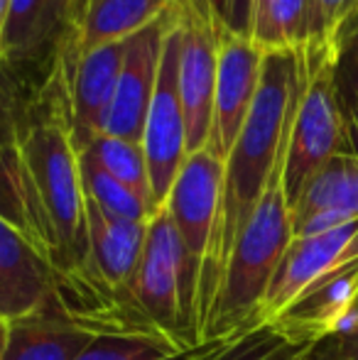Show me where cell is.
<instances>
[{
	"label": "cell",
	"mask_w": 358,
	"mask_h": 360,
	"mask_svg": "<svg viewBox=\"0 0 358 360\" xmlns=\"http://www.w3.org/2000/svg\"><path fill=\"white\" fill-rule=\"evenodd\" d=\"M344 150L346 120L331 76V49L329 44H307L300 49V96L282 162V189L290 211L307 181Z\"/></svg>",
	"instance_id": "5b68a950"
},
{
	"label": "cell",
	"mask_w": 358,
	"mask_h": 360,
	"mask_svg": "<svg viewBox=\"0 0 358 360\" xmlns=\"http://www.w3.org/2000/svg\"><path fill=\"white\" fill-rule=\"evenodd\" d=\"M18 143L47 221L49 262L64 280H89L87 194L69 128L44 120L30 125Z\"/></svg>",
	"instance_id": "3957f363"
},
{
	"label": "cell",
	"mask_w": 358,
	"mask_h": 360,
	"mask_svg": "<svg viewBox=\"0 0 358 360\" xmlns=\"http://www.w3.org/2000/svg\"><path fill=\"white\" fill-rule=\"evenodd\" d=\"M181 8L196 20L214 27H224V3L226 0H179Z\"/></svg>",
	"instance_id": "4316f807"
},
{
	"label": "cell",
	"mask_w": 358,
	"mask_h": 360,
	"mask_svg": "<svg viewBox=\"0 0 358 360\" xmlns=\"http://www.w3.org/2000/svg\"><path fill=\"white\" fill-rule=\"evenodd\" d=\"M174 0H91L74 27V54H87L108 42H120L160 18Z\"/></svg>",
	"instance_id": "ac0fdd59"
},
{
	"label": "cell",
	"mask_w": 358,
	"mask_h": 360,
	"mask_svg": "<svg viewBox=\"0 0 358 360\" xmlns=\"http://www.w3.org/2000/svg\"><path fill=\"white\" fill-rule=\"evenodd\" d=\"M128 292L140 316L155 331L179 346L204 343L196 333L199 270L186 255L165 206L148 221L143 257Z\"/></svg>",
	"instance_id": "277c9868"
},
{
	"label": "cell",
	"mask_w": 358,
	"mask_h": 360,
	"mask_svg": "<svg viewBox=\"0 0 358 360\" xmlns=\"http://www.w3.org/2000/svg\"><path fill=\"white\" fill-rule=\"evenodd\" d=\"M263 57L265 52L253 39L236 37L229 30L219 27V72H216L209 150L224 162L253 108L263 72Z\"/></svg>",
	"instance_id": "9c48e42d"
},
{
	"label": "cell",
	"mask_w": 358,
	"mask_h": 360,
	"mask_svg": "<svg viewBox=\"0 0 358 360\" xmlns=\"http://www.w3.org/2000/svg\"><path fill=\"white\" fill-rule=\"evenodd\" d=\"M84 155H89L101 169H106L110 176L125 184L130 191L145 199L153 209V189H150V174H148V162H145V152L140 143H130V140L110 138V135H98L89 147H84Z\"/></svg>",
	"instance_id": "44dd1931"
},
{
	"label": "cell",
	"mask_w": 358,
	"mask_h": 360,
	"mask_svg": "<svg viewBox=\"0 0 358 360\" xmlns=\"http://www.w3.org/2000/svg\"><path fill=\"white\" fill-rule=\"evenodd\" d=\"M341 214L358 218V155L339 152L334 155L302 191L300 201L292 209V228L314 214Z\"/></svg>",
	"instance_id": "d6986e66"
},
{
	"label": "cell",
	"mask_w": 358,
	"mask_h": 360,
	"mask_svg": "<svg viewBox=\"0 0 358 360\" xmlns=\"http://www.w3.org/2000/svg\"><path fill=\"white\" fill-rule=\"evenodd\" d=\"M282 162L285 155L277 162L248 223L236 238L214 307H211L204 341L263 326L260 307L268 294L272 275L277 272L282 255L295 238L292 211L282 189Z\"/></svg>",
	"instance_id": "7a4b0ae2"
},
{
	"label": "cell",
	"mask_w": 358,
	"mask_h": 360,
	"mask_svg": "<svg viewBox=\"0 0 358 360\" xmlns=\"http://www.w3.org/2000/svg\"><path fill=\"white\" fill-rule=\"evenodd\" d=\"M89 223V280L130 297V282L140 265L148 223L110 216L87 199Z\"/></svg>",
	"instance_id": "5bb4252c"
},
{
	"label": "cell",
	"mask_w": 358,
	"mask_h": 360,
	"mask_svg": "<svg viewBox=\"0 0 358 360\" xmlns=\"http://www.w3.org/2000/svg\"><path fill=\"white\" fill-rule=\"evenodd\" d=\"M8 8H10V0H0V42H3L5 22H8Z\"/></svg>",
	"instance_id": "d6a6232c"
},
{
	"label": "cell",
	"mask_w": 358,
	"mask_h": 360,
	"mask_svg": "<svg viewBox=\"0 0 358 360\" xmlns=\"http://www.w3.org/2000/svg\"><path fill=\"white\" fill-rule=\"evenodd\" d=\"M91 0H74V27L79 25V20L84 18V13H87Z\"/></svg>",
	"instance_id": "1f68e13d"
},
{
	"label": "cell",
	"mask_w": 358,
	"mask_h": 360,
	"mask_svg": "<svg viewBox=\"0 0 358 360\" xmlns=\"http://www.w3.org/2000/svg\"><path fill=\"white\" fill-rule=\"evenodd\" d=\"M331 76L344 120L358 110V5L329 37Z\"/></svg>",
	"instance_id": "603a6c76"
},
{
	"label": "cell",
	"mask_w": 358,
	"mask_h": 360,
	"mask_svg": "<svg viewBox=\"0 0 358 360\" xmlns=\"http://www.w3.org/2000/svg\"><path fill=\"white\" fill-rule=\"evenodd\" d=\"M8 138H20V135L15 133L13 115H10L8 103H5L3 94H0V140H8Z\"/></svg>",
	"instance_id": "83f0119b"
},
{
	"label": "cell",
	"mask_w": 358,
	"mask_h": 360,
	"mask_svg": "<svg viewBox=\"0 0 358 360\" xmlns=\"http://www.w3.org/2000/svg\"><path fill=\"white\" fill-rule=\"evenodd\" d=\"M179 47H181V13L170 27L162 47L160 76L153 103L143 130V152L148 162L150 189L155 211L167 204V196L186 160V128L179 96Z\"/></svg>",
	"instance_id": "8992f818"
},
{
	"label": "cell",
	"mask_w": 358,
	"mask_h": 360,
	"mask_svg": "<svg viewBox=\"0 0 358 360\" xmlns=\"http://www.w3.org/2000/svg\"><path fill=\"white\" fill-rule=\"evenodd\" d=\"M221 196H224V160L216 157L209 147L186 155L165 209L184 243L186 255L199 270V280L209 260L211 240L219 223Z\"/></svg>",
	"instance_id": "ba28073f"
},
{
	"label": "cell",
	"mask_w": 358,
	"mask_h": 360,
	"mask_svg": "<svg viewBox=\"0 0 358 360\" xmlns=\"http://www.w3.org/2000/svg\"><path fill=\"white\" fill-rule=\"evenodd\" d=\"M179 13L181 5L179 0H174L155 22L125 39L123 67H120L118 86H115L113 105H110L103 135L143 143L145 118H148L160 76L165 37H167L170 27L177 22Z\"/></svg>",
	"instance_id": "52a82bcc"
},
{
	"label": "cell",
	"mask_w": 358,
	"mask_h": 360,
	"mask_svg": "<svg viewBox=\"0 0 358 360\" xmlns=\"http://www.w3.org/2000/svg\"><path fill=\"white\" fill-rule=\"evenodd\" d=\"M336 360H358V331L346 338L344 351H341V356Z\"/></svg>",
	"instance_id": "f546056e"
},
{
	"label": "cell",
	"mask_w": 358,
	"mask_h": 360,
	"mask_svg": "<svg viewBox=\"0 0 358 360\" xmlns=\"http://www.w3.org/2000/svg\"><path fill=\"white\" fill-rule=\"evenodd\" d=\"M0 314H3L5 319H10V321H13V319H15V314H13V307H10L8 297H5L3 292H0Z\"/></svg>",
	"instance_id": "836d02e7"
},
{
	"label": "cell",
	"mask_w": 358,
	"mask_h": 360,
	"mask_svg": "<svg viewBox=\"0 0 358 360\" xmlns=\"http://www.w3.org/2000/svg\"><path fill=\"white\" fill-rule=\"evenodd\" d=\"M358 255V218L317 236L292 238L272 275L268 294L260 307V323L268 326L307 287L329 275L341 262Z\"/></svg>",
	"instance_id": "30bf717a"
},
{
	"label": "cell",
	"mask_w": 358,
	"mask_h": 360,
	"mask_svg": "<svg viewBox=\"0 0 358 360\" xmlns=\"http://www.w3.org/2000/svg\"><path fill=\"white\" fill-rule=\"evenodd\" d=\"M344 152H354L358 155V110L346 118V150Z\"/></svg>",
	"instance_id": "f1b7e54d"
},
{
	"label": "cell",
	"mask_w": 358,
	"mask_h": 360,
	"mask_svg": "<svg viewBox=\"0 0 358 360\" xmlns=\"http://www.w3.org/2000/svg\"><path fill=\"white\" fill-rule=\"evenodd\" d=\"M265 3H268V0H253V15H255V13H258V10H260V8H263V5H265Z\"/></svg>",
	"instance_id": "e575fe53"
},
{
	"label": "cell",
	"mask_w": 358,
	"mask_h": 360,
	"mask_svg": "<svg viewBox=\"0 0 358 360\" xmlns=\"http://www.w3.org/2000/svg\"><path fill=\"white\" fill-rule=\"evenodd\" d=\"M79 172H82V184L87 199L98 204L110 216L140 221V223H148L153 218V209H150L148 201L140 199L135 191H130L125 184H120L106 169H101L84 152H79Z\"/></svg>",
	"instance_id": "7402d4cb"
},
{
	"label": "cell",
	"mask_w": 358,
	"mask_h": 360,
	"mask_svg": "<svg viewBox=\"0 0 358 360\" xmlns=\"http://www.w3.org/2000/svg\"><path fill=\"white\" fill-rule=\"evenodd\" d=\"M57 277L42 252L0 216V292L8 297L15 319L42 307L57 287Z\"/></svg>",
	"instance_id": "2e32d148"
},
{
	"label": "cell",
	"mask_w": 358,
	"mask_h": 360,
	"mask_svg": "<svg viewBox=\"0 0 358 360\" xmlns=\"http://www.w3.org/2000/svg\"><path fill=\"white\" fill-rule=\"evenodd\" d=\"M96 333L64 311L54 292L39 309L10 321L3 360H77Z\"/></svg>",
	"instance_id": "9a60e30c"
},
{
	"label": "cell",
	"mask_w": 358,
	"mask_h": 360,
	"mask_svg": "<svg viewBox=\"0 0 358 360\" xmlns=\"http://www.w3.org/2000/svg\"><path fill=\"white\" fill-rule=\"evenodd\" d=\"M125 39L108 42L79 54L72 72V118L69 135L77 152L89 147L98 135H103L115 86L123 67Z\"/></svg>",
	"instance_id": "4fadbf2b"
},
{
	"label": "cell",
	"mask_w": 358,
	"mask_h": 360,
	"mask_svg": "<svg viewBox=\"0 0 358 360\" xmlns=\"http://www.w3.org/2000/svg\"><path fill=\"white\" fill-rule=\"evenodd\" d=\"M231 348H234V346H231ZM231 348H229V351H231ZM229 351H226V353H229ZM226 353H224V356H226ZM224 356H221V358H224ZM221 358H219V360H221Z\"/></svg>",
	"instance_id": "d590c367"
},
{
	"label": "cell",
	"mask_w": 358,
	"mask_h": 360,
	"mask_svg": "<svg viewBox=\"0 0 358 360\" xmlns=\"http://www.w3.org/2000/svg\"><path fill=\"white\" fill-rule=\"evenodd\" d=\"M250 39L263 52L305 49L312 39V0H268L253 15Z\"/></svg>",
	"instance_id": "ffe728a7"
},
{
	"label": "cell",
	"mask_w": 358,
	"mask_h": 360,
	"mask_svg": "<svg viewBox=\"0 0 358 360\" xmlns=\"http://www.w3.org/2000/svg\"><path fill=\"white\" fill-rule=\"evenodd\" d=\"M358 5V0H312V39L309 44H329L339 22Z\"/></svg>",
	"instance_id": "cb8c5ba5"
},
{
	"label": "cell",
	"mask_w": 358,
	"mask_h": 360,
	"mask_svg": "<svg viewBox=\"0 0 358 360\" xmlns=\"http://www.w3.org/2000/svg\"><path fill=\"white\" fill-rule=\"evenodd\" d=\"M309 351H312V346L287 343L285 338L277 336V333L272 331V338L265 343V348L253 360H309Z\"/></svg>",
	"instance_id": "484cf974"
},
{
	"label": "cell",
	"mask_w": 358,
	"mask_h": 360,
	"mask_svg": "<svg viewBox=\"0 0 358 360\" xmlns=\"http://www.w3.org/2000/svg\"><path fill=\"white\" fill-rule=\"evenodd\" d=\"M354 307H358V255L307 287L285 311L272 319L268 328L287 343L314 346L321 338L334 336L339 319Z\"/></svg>",
	"instance_id": "7c38bea8"
},
{
	"label": "cell",
	"mask_w": 358,
	"mask_h": 360,
	"mask_svg": "<svg viewBox=\"0 0 358 360\" xmlns=\"http://www.w3.org/2000/svg\"><path fill=\"white\" fill-rule=\"evenodd\" d=\"M8 333H10V319H5L0 314V360H3L5 346H8Z\"/></svg>",
	"instance_id": "4dcf8cb0"
},
{
	"label": "cell",
	"mask_w": 358,
	"mask_h": 360,
	"mask_svg": "<svg viewBox=\"0 0 358 360\" xmlns=\"http://www.w3.org/2000/svg\"><path fill=\"white\" fill-rule=\"evenodd\" d=\"M216 72H219V27L201 22L181 8L179 96L186 128V155L209 147Z\"/></svg>",
	"instance_id": "8fae6325"
},
{
	"label": "cell",
	"mask_w": 358,
	"mask_h": 360,
	"mask_svg": "<svg viewBox=\"0 0 358 360\" xmlns=\"http://www.w3.org/2000/svg\"><path fill=\"white\" fill-rule=\"evenodd\" d=\"M224 30H229L236 37L250 39V34H253V0H226Z\"/></svg>",
	"instance_id": "d4e9b609"
},
{
	"label": "cell",
	"mask_w": 358,
	"mask_h": 360,
	"mask_svg": "<svg viewBox=\"0 0 358 360\" xmlns=\"http://www.w3.org/2000/svg\"><path fill=\"white\" fill-rule=\"evenodd\" d=\"M297 96H300V52L297 49L265 52L253 108L224 162L221 214L214 240H211L209 260L201 270L199 299H196L199 341H204L211 307H214L236 238L248 223L277 162L285 155Z\"/></svg>",
	"instance_id": "6da1fadb"
},
{
	"label": "cell",
	"mask_w": 358,
	"mask_h": 360,
	"mask_svg": "<svg viewBox=\"0 0 358 360\" xmlns=\"http://www.w3.org/2000/svg\"><path fill=\"white\" fill-rule=\"evenodd\" d=\"M67 25L74 30V0H10L0 59L34 57Z\"/></svg>",
	"instance_id": "e0dca14e"
}]
</instances>
